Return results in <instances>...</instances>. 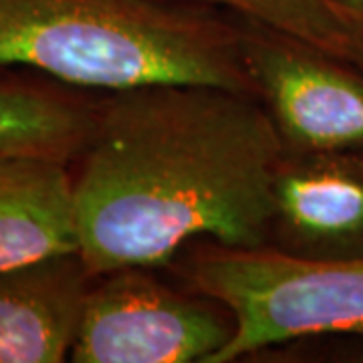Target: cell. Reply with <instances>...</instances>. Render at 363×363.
<instances>
[{"mask_svg":"<svg viewBox=\"0 0 363 363\" xmlns=\"http://www.w3.org/2000/svg\"><path fill=\"white\" fill-rule=\"evenodd\" d=\"M166 269L234 313L236 335L214 363L238 362L298 339L363 341V259H301L272 247L192 240Z\"/></svg>","mask_w":363,"mask_h":363,"instance_id":"3957f363","label":"cell"},{"mask_svg":"<svg viewBox=\"0 0 363 363\" xmlns=\"http://www.w3.org/2000/svg\"><path fill=\"white\" fill-rule=\"evenodd\" d=\"M93 281L79 252L0 271V363L69 362Z\"/></svg>","mask_w":363,"mask_h":363,"instance_id":"52a82bcc","label":"cell"},{"mask_svg":"<svg viewBox=\"0 0 363 363\" xmlns=\"http://www.w3.org/2000/svg\"><path fill=\"white\" fill-rule=\"evenodd\" d=\"M289 33L363 69V21L333 0H169Z\"/></svg>","mask_w":363,"mask_h":363,"instance_id":"30bf717a","label":"cell"},{"mask_svg":"<svg viewBox=\"0 0 363 363\" xmlns=\"http://www.w3.org/2000/svg\"><path fill=\"white\" fill-rule=\"evenodd\" d=\"M156 267L95 277L71 359L75 363H214L236 335L220 298Z\"/></svg>","mask_w":363,"mask_h":363,"instance_id":"277c9868","label":"cell"},{"mask_svg":"<svg viewBox=\"0 0 363 363\" xmlns=\"http://www.w3.org/2000/svg\"><path fill=\"white\" fill-rule=\"evenodd\" d=\"M0 67L89 91L210 83L257 95L238 18L169 0H0Z\"/></svg>","mask_w":363,"mask_h":363,"instance_id":"7a4b0ae2","label":"cell"},{"mask_svg":"<svg viewBox=\"0 0 363 363\" xmlns=\"http://www.w3.org/2000/svg\"><path fill=\"white\" fill-rule=\"evenodd\" d=\"M283 143L260 99L210 83L101 91L73 164L79 255L93 277L166 269L182 247L271 242Z\"/></svg>","mask_w":363,"mask_h":363,"instance_id":"6da1fadb","label":"cell"},{"mask_svg":"<svg viewBox=\"0 0 363 363\" xmlns=\"http://www.w3.org/2000/svg\"><path fill=\"white\" fill-rule=\"evenodd\" d=\"M9 69L0 71V156H47L75 164L93 138L101 91Z\"/></svg>","mask_w":363,"mask_h":363,"instance_id":"9c48e42d","label":"cell"},{"mask_svg":"<svg viewBox=\"0 0 363 363\" xmlns=\"http://www.w3.org/2000/svg\"><path fill=\"white\" fill-rule=\"evenodd\" d=\"M65 252H79L73 164L0 156V271Z\"/></svg>","mask_w":363,"mask_h":363,"instance_id":"ba28073f","label":"cell"},{"mask_svg":"<svg viewBox=\"0 0 363 363\" xmlns=\"http://www.w3.org/2000/svg\"><path fill=\"white\" fill-rule=\"evenodd\" d=\"M333 2H337L339 6H343L345 11H350L363 21V0H333Z\"/></svg>","mask_w":363,"mask_h":363,"instance_id":"8fae6325","label":"cell"},{"mask_svg":"<svg viewBox=\"0 0 363 363\" xmlns=\"http://www.w3.org/2000/svg\"><path fill=\"white\" fill-rule=\"evenodd\" d=\"M257 97L286 154H363V69L289 33L238 18Z\"/></svg>","mask_w":363,"mask_h":363,"instance_id":"5b68a950","label":"cell"},{"mask_svg":"<svg viewBox=\"0 0 363 363\" xmlns=\"http://www.w3.org/2000/svg\"><path fill=\"white\" fill-rule=\"evenodd\" d=\"M269 247L301 259H363V154L283 152Z\"/></svg>","mask_w":363,"mask_h":363,"instance_id":"8992f818","label":"cell"}]
</instances>
